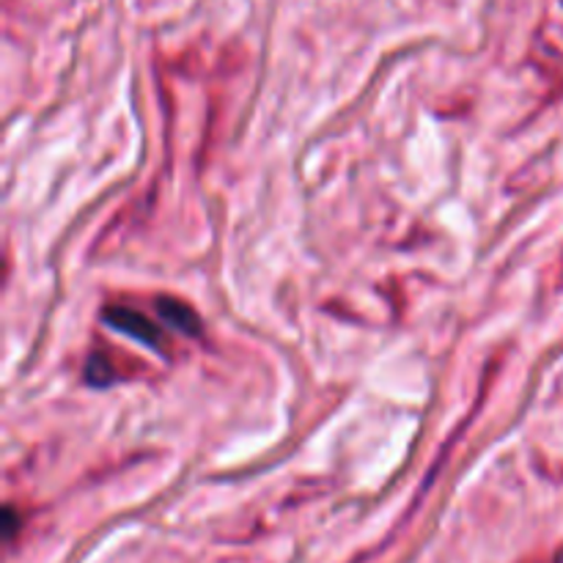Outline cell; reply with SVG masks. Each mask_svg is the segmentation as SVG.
Here are the masks:
<instances>
[{
	"label": "cell",
	"instance_id": "1",
	"mask_svg": "<svg viewBox=\"0 0 563 563\" xmlns=\"http://www.w3.org/2000/svg\"><path fill=\"white\" fill-rule=\"evenodd\" d=\"M104 319H108L110 324H113L115 330H121V333L132 335L135 341H141V344H148L154 346V350H163L165 339L163 333H159V328L154 322H148L143 313L132 311V308H121V306H113L104 311Z\"/></svg>",
	"mask_w": 563,
	"mask_h": 563
},
{
	"label": "cell",
	"instance_id": "2",
	"mask_svg": "<svg viewBox=\"0 0 563 563\" xmlns=\"http://www.w3.org/2000/svg\"><path fill=\"white\" fill-rule=\"evenodd\" d=\"M157 311L163 313L165 322L174 324V328H179L181 333L196 335L198 330H201V322H198V317L190 311V308L185 306V302H179V300H159Z\"/></svg>",
	"mask_w": 563,
	"mask_h": 563
}]
</instances>
